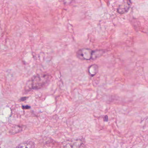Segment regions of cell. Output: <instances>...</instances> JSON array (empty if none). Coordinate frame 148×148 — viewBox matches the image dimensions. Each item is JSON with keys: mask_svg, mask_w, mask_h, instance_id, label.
I'll return each instance as SVG.
<instances>
[{"mask_svg": "<svg viewBox=\"0 0 148 148\" xmlns=\"http://www.w3.org/2000/svg\"><path fill=\"white\" fill-rule=\"evenodd\" d=\"M51 78V76L47 73H40L34 75L27 81L25 88L28 90L41 89L48 85Z\"/></svg>", "mask_w": 148, "mask_h": 148, "instance_id": "6da1fadb", "label": "cell"}, {"mask_svg": "<svg viewBox=\"0 0 148 148\" xmlns=\"http://www.w3.org/2000/svg\"><path fill=\"white\" fill-rule=\"evenodd\" d=\"M94 51L89 48L79 49L76 53L77 58L81 60H93Z\"/></svg>", "mask_w": 148, "mask_h": 148, "instance_id": "7a4b0ae2", "label": "cell"}, {"mask_svg": "<svg viewBox=\"0 0 148 148\" xmlns=\"http://www.w3.org/2000/svg\"><path fill=\"white\" fill-rule=\"evenodd\" d=\"M84 144V140L81 138L67 140L64 142L60 148H79Z\"/></svg>", "mask_w": 148, "mask_h": 148, "instance_id": "3957f363", "label": "cell"}, {"mask_svg": "<svg viewBox=\"0 0 148 148\" xmlns=\"http://www.w3.org/2000/svg\"><path fill=\"white\" fill-rule=\"evenodd\" d=\"M131 5V2L130 1H124L119 6L117 12L120 14H123L128 12Z\"/></svg>", "mask_w": 148, "mask_h": 148, "instance_id": "277c9868", "label": "cell"}, {"mask_svg": "<svg viewBox=\"0 0 148 148\" xmlns=\"http://www.w3.org/2000/svg\"><path fill=\"white\" fill-rule=\"evenodd\" d=\"M35 143L32 141H27L20 144L16 148H34Z\"/></svg>", "mask_w": 148, "mask_h": 148, "instance_id": "5b68a950", "label": "cell"}, {"mask_svg": "<svg viewBox=\"0 0 148 148\" xmlns=\"http://www.w3.org/2000/svg\"><path fill=\"white\" fill-rule=\"evenodd\" d=\"M88 72L90 76L93 77L98 72V66L97 65H92L88 68Z\"/></svg>", "mask_w": 148, "mask_h": 148, "instance_id": "8992f818", "label": "cell"}, {"mask_svg": "<svg viewBox=\"0 0 148 148\" xmlns=\"http://www.w3.org/2000/svg\"><path fill=\"white\" fill-rule=\"evenodd\" d=\"M22 130V128L21 126L18 125H15L10 130V133L13 134H15L16 133H19Z\"/></svg>", "mask_w": 148, "mask_h": 148, "instance_id": "52a82bcc", "label": "cell"}, {"mask_svg": "<svg viewBox=\"0 0 148 148\" xmlns=\"http://www.w3.org/2000/svg\"><path fill=\"white\" fill-rule=\"evenodd\" d=\"M31 107L30 106H22V108L24 110H28V109H31Z\"/></svg>", "mask_w": 148, "mask_h": 148, "instance_id": "ba28073f", "label": "cell"}, {"mask_svg": "<svg viewBox=\"0 0 148 148\" xmlns=\"http://www.w3.org/2000/svg\"><path fill=\"white\" fill-rule=\"evenodd\" d=\"M27 97H22L20 99V101H24L25 100H26L27 99Z\"/></svg>", "mask_w": 148, "mask_h": 148, "instance_id": "9c48e42d", "label": "cell"}]
</instances>
